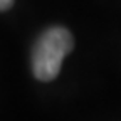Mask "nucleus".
Here are the masks:
<instances>
[{"label": "nucleus", "instance_id": "obj_1", "mask_svg": "<svg viewBox=\"0 0 121 121\" xmlns=\"http://www.w3.org/2000/svg\"><path fill=\"white\" fill-rule=\"evenodd\" d=\"M74 49L72 34L64 27H51L39 37L32 51V72L39 81L49 82L60 72L64 57Z\"/></svg>", "mask_w": 121, "mask_h": 121}, {"label": "nucleus", "instance_id": "obj_2", "mask_svg": "<svg viewBox=\"0 0 121 121\" xmlns=\"http://www.w3.org/2000/svg\"><path fill=\"white\" fill-rule=\"evenodd\" d=\"M13 5V0H0V10H9Z\"/></svg>", "mask_w": 121, "mask_h": 121}]
</instances>
